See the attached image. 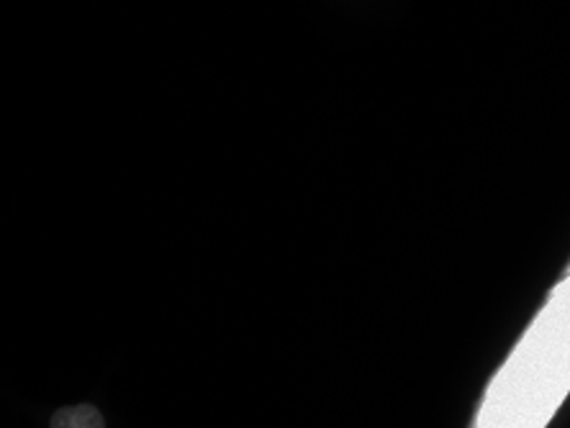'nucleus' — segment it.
<instances>
[{"instance_id": "1", "label": "nucleus", "mask_w": 570, "mask_h": 428, "mask_svg": "<svg viewBox=\"0 0 570 428\" xmlns=\"http://www.w3.org/2000/svg\"><path fill=\"white\" fill-rule=\"evenodd\" d=\"M52 428H106L104 416L90 402H80V406L60 408L49 421Z\"/></svg>"}]
</instances>
